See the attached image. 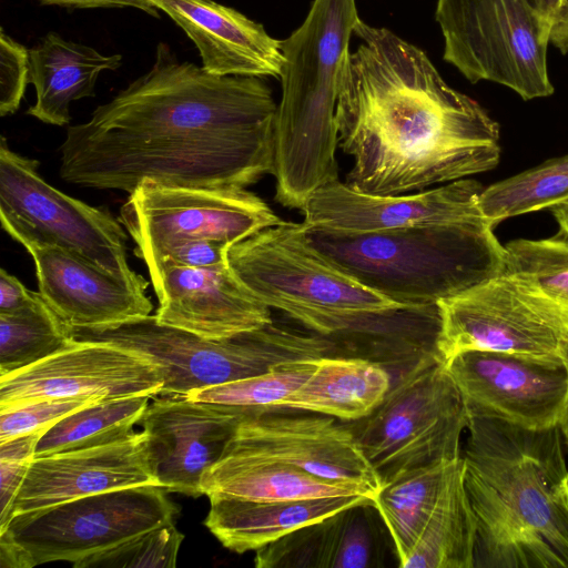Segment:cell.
<instances>
[{"label": "cell", "mask_w": 568, "mask_h": 568, "mask_svg": "<svg viewBox=\"0 0 568 568\" xmlns=\"http://www.w3.org/2000/svg\"><path fill=\"white\" fill-rule=\"evenodd\" d=\"M230 247L216 240L183 239L161 247L144 263L148 266L159 260L168 258L186 266L206 267L225 262Z\"/></svg>", "instance_id": "f35d334b"}, {"label": "cell", "mask_w": 568, "mask_h": 568, "mask_svg": "<svg viewBox=\"0 0 568 568\" xmlns=\"http://www.w3.org/2000/svg\"><path fill=\"white\" fill-rule=\"evenodd\" d=\"M560 226V232L568 237V201L549 209Z\"/></svg>", "instance_id": "ee69618b"}, {"label": "cell", "mask_w": 568, "mask_h": 568, "mask_svg": "<svg viewBox=\"0 0 568 568\" xmlns=\"http://www.w3.org/2000/svg\"><path fill=\"white\" fill-rule=\"evenodd\" d=\"M146 267L159 301L154 317L162 325L221 339L273 322L271 308L236 278L227 260L192 267L162 258Z\"/></svg>", "instance_id": "ac0fdd59"}, {"label": "cell", "mask_w": 568, "mask_h": 568, "mask_svg": "<svg viewBox=\"0 0 568 568\" xmlns=\"http://www.w3.org/2000/svg\"><path fill=\"white\" fill-rule=\"evenodd\" d=\"M159 486L93 494L12 516L0 530L1 567L72 565L172 523L179 507Z\"/></svg>", "instance_id": "ba28073f"}, {"label": "cell", "mask_w": 568, "mask_h": 568, "mask_svg": "<svg viewBox=\"0 0 568 568\" xmlns=\"http://www.w3.org/2000/svg\"><path fill=\"white\" fill-rule=\"evenodd\" d=\"M532 9L554 24L562 0H527Z\"/></svg>", "instance_id": "7bdbcfd3"}, {"label": "cell", "mask_w": 568, "mask_h": 568, "mask_svg": "<svg viewBox=\"0 0 568 568\" xmlns=\"http://www.w3.org/2000/svg\"><path fill=\"white\" fill-rule=\"evenodd\" d=\"M390 387L388 372L369 358L326 355L281 407L353 422L371 414Z\"/></svg>", "instance_id": "4316f807"}, {"label": "cell", "mask_w": 568, "mask_h": 568, "mask_svg": "<svg viewBox=\"0 0 568 568\" xmlns=\"http://www.w3.org/2000/svg\"><path fill=\"white\" fill-rule=\"evenodd\" d=\"M467 420L445 363L436 349H427L371 414L346 424L384 483L410 468L462 457Z\"/></svg>", "instance_id": "52a82bcc"}, {"label": "cell", "mask_w": 568, "mask_h": 568, "mask_svg": "<svg viewBox=\"0 0 568 568\" xmlns=\"http://www.w3.org/2000/svg\"><path fill=\"white\" fill-rule=\"evenodd\" d=\"M476 538V517L459 457L452 464L429 519L402 568H475Z\"/></svg>", "instance_id": "83f0119b"}, {"label": "cell", "mask_w": 568, "mask_h": 568, "mask_svg": "<svg viewBox=\"0 0 568 568\" xmlns=\"http://www.w3.org/2000/svg\"><path fill=\"white\" fill-rule=\"evenodd\" d=\"M184 536L172 523L164 524L111 549L95 554L74 565L89 567H175Z\"/></svg>", "instance_id": "e575fe53"}, {"label": "cell", "mask_w": 568, "mask_h": 568, "mask_svg": "<svg viewBox=\"0 0 568 568\" xmlns=\"http://www.w3.org/2000/svg\"><path fill=\"white\" fill-rule=\"evenodd\" d=\"M445 365L467 413L527 429L559 425L568 384L566 365L490 351H467Z\"/></svg>", "instance_id": "9a60e30c"}, {"label": "cell", "mask_w": 568, "mask_h": 568, "mask_svg": "<svg viewBox=\"0 0 568 568\" xmlns=\"http://www.w3.org/2000/svg\"><path fill=\"white\" fill-rule=\"evenodd\" d=\"M161 369L146 356L106 342L69 347L0 376V410L50 398L113 399L161 393Z\"/></svg>", "instance_id": "5bb4252c"}, {"label": "cell", "mask_w": 568, "mask_h": 568, "mask_svg": "<svg viewBox=\"0 0 568 568\" xmlns=\"http://www.w3.org/2000/svg\"><path fill=\"white\" fill-rule=\"evenodd\" d=\"M39 162L0 142V221L26 250L57 246L126 283L149 285L132 271L122 223L103 209L71 197L44 181Z\"/></svg>", "instance_id": "9c48e42d"}, {"label": "cell", "mask_w": 568, "mask_h": 568, "mask_svg": "<svg viewBox=\"0 0 568 568\" xmlns=\"http://www.w3.org/2000/svg\"><path fill=\"white\" fill-rule=\"evenodd\" d=\"M253 408L196 402L184 396L154 399L139 423L150 459L166 491L203 495L204 474L220 459L241 422Z\"/></svg>", "instance_id": "e0dca14e"}, {"label": "cell", "mask_w": 568, "mask_h": 568, "mask_svg": "<svg viewBox=\"0 0 568 568\" xmlns=\"http://www.w3.org/2000/svg\"><path fill=\"white\" fill-rule=\"evenodd\" d=\"M439 306L436 352L444 363L467 351L566 363L568 321L555 303L515 273L504 270Z\"/></svg>", "instance_id": "8fae6325"}, {"label": "cell", "mask_w": 568, "mask_h": 568, "mask_svg": "<svg viewBox=\"0 0 568 568\" xmlns=\"http://www.w3.org/2000/svg\"><path fill=\"white\" fill-rule=\"evenodd\" d=\"M227 263L258 301L285 314L296 310L351 312L396 305L314 248L303 222L286 221L235 243L227 251Z\"/></svg>", "instance_id": "7c38bea8"}, {"label": "cell", "mask_w": 568, "mask_h": 568, "mask_svg": "<svg viewBox=\"0 0 568 568\" xmlns=\"http://www.w3.org/2000/svg\"><path fill=\"white\" fill-rule=\"evenodd\" d=\"M99 399L50 398L0 410V443L37 430H48L68 415Z\"/></svg>", "instance_id": "d590c367"}, {"label": "cell", "mask_w": 568, "mask_h": 568, "mask_svg": "<svg viewBox=\"0 0 568 568\" xmlns=\"http://www.w3.org/2000/svg\"><path fill=\"white\" fill-rule=\"evenodd\" d=\"M444 59L471 83L491 81L525 100L551 95L552 24L527 0H437Z\"/></svg>", "instance_id": "30bf717a"}, {"label": "cell", "mask_w": 568, "mask_h": 568, "mask_svg": "<svg viewBox=\"0 0 568 568\" xmlns=\"http://www.w3.org/2000/svg\"><path fill=\"white\" fill-rule=\"evenodd\" d=\"M257 409L239 425L226 447L253 453L315 476L361 485L375 497L383 480L346 422L306 412Z\"/></svg>", "instance_id": "2e32d148"}, {"label": "cell", "mask_w": 568, "mask_h": 568, "mask_svg": "<svg viewBox=\"0 0 568 568\" xmlns=\"http://www.w3.org/2000/svg\"><path fill=\"white\" fill-rule=\"evenodd\" d=\"M39 292L28 290L16 276L0 270V313H13L31 305Z\"/></svg>", "instance_id": "ab89813d"}, {"label": "cell", "mask_w": 568, "mask_h": 568, "mask_svg": "<svg viewBox=\"0 0 568 568\" xmlns=\"http://www.w3.org/2000/svg\"><path fill=\"white\" fill-rule=\"evenodd\" d=\"M42 4H54L68 9L124 8L132 7L160 18V13L148 0H39Z\"/></svg>", "instance_id": "60d3db41"}, {"label": "cell", "mask_w": 568, "mask_h": 568, "mask_svg": "<svg viewBox=\"0 0 568 568\" xmlns=\"http://www.w3.org/2000/svg\"><path fill=\"white\" fill-rule=\"evenodd\" d=\"M455 460L399 473L384 481L374 497L373 504L392 539L399 567L417 544Z\"/></svg>", "instance_id": "f1b7e54d"}, {"label": "cell", "mask_w": 568, "mask_h": 568, "mask_svg": "<svg viewBox=\"0 0 568 568\" xmlns=\"http://www.w3.org/2000/svg\"><path fill=\"white\" fill-rule=\"evenodd\" d=\"M45 432L37 430L0 443V530L12 517L17 495Z\"/></svg>", "instance_id": "8d00e7d4"}, {"label": "cell", "mask_w": 568, "mask_h": 568, "mask_svg": "<svg viewBox=\"0 0 568 568\" xmlns=\"http://www.w3.org/2000/svg\"><path fill=\"white\" fill-rule=\"evenodd\" d=\"M29 52V81L36 90V103L27 113L59 126L70 123L73 101L94 97L101 72L115 71L122 64L121 54H102L57 32H49Z\"/></svg>", "instance_id": "484cf974"}, {"label": "cell", "mask_w": 568, "mask_h": 568, "mask_svg": "<svg viewBox=\"0 0 568 568\" xmlns=\"http://www.w3.org/2000/svg\"><path fill=\"white\" fill-rule=\"evenodd\" d=\"M304 225L332 264L399 305L437 304L505 268V246L485 216L363 233Z\"/></svg>", "instance_id": "5b68a950"}, {"label": "cell", "mask_w": 568, "mask_h": 568, "mask_svg": "<svg viewBox=\"0 0 568 568\" xmlns=\"http://www.w3.org/2000/svg\"><path fill=\"white\" fill-rule=\"evenodd\" d=\"M465 488L475 568H568V471L559 425L527 429L467 413Z\"/></svg>", "instance_id": "3957f363"}, {"label": "cell", "mask_w": 568, "mask_h": 568, "mask_svg": "<svg viewBox=\"0 0 568 568\" xmlns=\"http://www.w3.org/2000/svg\"><path fill=\"white\" fill-rule=\"evenodd\" d=\"M119 221L143 261L183 239H210L230 246L285 223L246 189L183 187L143 182L121 206Z\"/></svg>", "instance_id": "4fadbf2b"}, {"label": "cell", "mask_w": 568, "mask_h": 568, "mask_svg": "<svg viewBox=\"0 0 568 568\" xmlns=\"http://www.w3.org/2000/svg\"><path fill=\"white\" fill-rule=\"evenodd\" d=\"M317 359L284 363L256 376L192 390L184 397L253 409L281 408L287 396L312 374Z\"/></svg>", "instance_id": "d6a6232c"}, {"label": "cell", "mask_w": 568, "mask_h": 568, "mask_svg": "<svg viewBox=\"0 0 568 568\" xmlns=\"http://www.w3.org/2000/svg\"><path fill=\"white\" fill-rule=\"evenodd\" d=\"M505 271L532 284L568 321V237L516 240L505 246Z\"/></svg>", "instance_id": "836d02e7"}, {"label": "cell", "mask_w": 568, "mask_h": 568, "mask_svg": "<svg viewBox=\"0 0 568 568\" xmlns=\"http://www.w3.org/2000/svg\"><path fill=\"white\" fill-rule=\"evenodd\" d=\"M202 491L254 500L281 501L304 498L366 496L365 487L329 480L288 464L253 453L225 447L220 459L204 474Z\"/></svg>", "instance_id": "d4e9b609"}, {"label": "cell", "mask_w": 568, "mask_h": 568, "mask_svg": "<svg viewBox=\"0 0 568 568\" xmlns=\"http://www.w3.org/2000/svg\"><path fill=\"white\" fill-rule=\"evenodd\" d=\"M550 43L561 53L568 52V0H562L550 34Z\"/></svg>", "instance_id": "b9f144b4"}, {"label": "cell", "mask_w": 568, "mask_h": 568, "mask_svg": "<svg viewBox=\"0 0 568 568\" xmlns=\"http://www.w3.org/2000/svg\"><path fill=\"white\" fill-rule=\"evenodd\" d=\"M568 201V155L546 161L484 189L479 206L496 223Z\"/></svg>", "instance_id": "1f68e13d"}, {"label": "cell", "mask_w": 568, "mask_h": 568, "mask_svg": "<svg viewBox=\"0 0 568 568\" xmlns=\"http://www.w3.org/2000/svg\"><path fill=\"white\" fill-rule=\"evenodd\" d=\"M39 293L70 328L99 329L150 315L148 285L123 282L57 246H32Z\"/></svg>", "instance_id": "44dd1931"}, {"label": "cell", "mask_w": 568, "mask_h": 568, "mask_svg": "<svg viewBox=\"0 0 568 568\" xmlns=\"http://www.w3.org/2000/svg\"><path fill=\"white\" fill-rule=\"evenodd\" d=\"M483 190L478 182L462 179L433 190L383 196L336 180L312 193L301 212L306 225L351 233L455 223L485 216L479 206Z\"/></svg>", "instance_id": "d6986e66"}, {"label": "cell", "mask_w": 568, "mask_h": 568, "mask_svg": "<svg viewBox=\"0 0 568 568\" xmlns=\"http://www.w3.org/2000/svg\"><path fill=\"white\" fill-rule=\"evenodd\" d=\"M565 365H566L567 373H568V353H567V356H566ZM559 427H560V430L562 433L564 439H565L566 444L568 445V384H567V392H566L564 410H562V415H561V418H560V422H559Z\"/></svg>", "instance_id": "f6af8a7d"}, {"label": "cell", "mask_w": 568, "mask_h": 568, "mask_svg": "<svg viewBox=\"0 0 568 568\" xmlns=\"http://www.w3.org/2000/svg\"><path fill=\"white\" fill-rule=\"evenodd\" d=\"M193 41L202 67L215 75L280 77L278 40L261 23L213 0H148Z\"/></svg>", "instance_id": "7402d4cb"}, {"label": "cell", "mask_w": 568, "mask_h": 568, "mask_svg": "<svg viewBox=\"0 0 568 568\" xmlns=\"http://www.w3.org/2000/svg\"><path fill=\"white\" fill-rule=\"evenodd\" d=\"M151 396L103 399L59 420L39 439L36 458L109 444L134 433Z\"/></svg>", "instance_id": "f546056e"}, {"label": "cell", "mask_w": 568, "mask_h": 568, "mask_svg": "<svg viewBox=\"0 0 568 568\" xmlns=\"http://www.w3.org/2000/svg\"><path fill=\"white\" fill-rule=\"evenodd\" d=\"M373 499L298 528L255 551L258 568H366L379 559Z\"/></svg>", "instance_id": "603a6c76"}, {"label": "cell", "mask_w": 568, "mask_h": 568, "mask_svg": "<svg viewBox=\"0 0 568 568\" xmlns=\"http://www.w3.org/2000/svg\"><path fill=\"white\" fill-rule=\"evenodd\" d=\"M335 109L339 148L354 160L345 183L395 196L497 166L499 125L449 87L427 55L362 20Z\"/></svg>", "instance_id": "7a4b0ae2"}, {"label": "cell", "mask_w": 568, "mask_h": 568, "mask_svg": "<svg viewBox=\"0 0 568 568\" xmlns=\"http://www.w3.org/2000/svg\"><path fill=\"white\" fill-rule=\"evenodd\" d=\"M359 21L355 0H314L300 28L280 41L272 174L275 200L286 207L301 211L312 193L338 180L335 109Z\"/></svg>", "instance_id": "277c9868"}, {"label": "cell", "mask_w": 568, "mask_h": 568, "mask_svg": "<svg viewBox=\"0 0 568 568\" xmlns=\"http://www.w3.org/2000/svg\"><path fill=\"white\" fill-rule=\"evenodd\" d=\"M276 110L262 78L211 74L160 42L149 71L68 128L60 176L129 194L143 182L246 189L273 172Z\"/></svg>", "instance_id": "6da1fadb"}, {"label": "cell", "mask_w": 568, "mask_h": 568, "mask_svg": "<svg viewBox=\"0 0 568 568\" xmlns=\"http://www.w3.org/2000/svg\"><path fill=\"white\" fill-rule=\"evenodd\" d=\"M209 499L205 526L225 548L244 554L372 498L356 495L254 501L212 494Z\"/></svg>", "instance_id": "cb8c5ba5"}, {"label": "cell", "mask_w": 568, "mask_h": 568, "mask_svg": "<svg viewBox=\"0 0 568 568\" xmlns=\"http://www.w3.org/2000/svg\"><path fill=\"white\" fill-rule=\"evenodd\" d=\"M148 485L159 486V481L148 437L144 432H134L109 444L36 458L21 484L12 516L93 494Z\"/></svg>", "instance_id": "ffe728a7"}, {"label": "cell", "mask_w": 568, "mask_h": 568, "mask_svg": "<svg viewBox=\"0 0 568 568\" xmlns=\"http://www.w3.org/2000/svg\"><path fill=\"white\" fill-rule=\"evenodd\" d=\"M565 494H566V497H567V500H568V471H567V475H566V478H565Z\"/></svg>", "instance_id": "bcb514c9"}, {"label": "cell", "mask_w": 568, "mask_h": 568, "mask_svg": "<svg viewBox=\"0 0 568 568\" xmlns=\"http://www.w3.org/2000/svg\"><path fill=\"white\" fill-rule=\"evenodd\" d=\"M74 341L71 328L39 293L31 305L0 313V376L31 366Z\"/></svg>", "instance_id": "4dcf8cb0"}, {"label": "cell", "mask_w": 568, "mask_h": 568, "mask_svg": "<svg viewBox=\"0 0 568 568\" xmlns=\"http://www.w3.org/2000/svg\"><path fill=\"white\" fill-rule=\"evenodd\" d=\"M30 50L3 29L0 32V115L13 114L24 95L30 77Z\"/></svg>", "instance_id": "74e56055"}, {"label": "cell", "mask_w": 568, "mask_h": 568, "mask_svg": "<svg viewBox=\"0 0 568 568\" xmlns=\"http://www.w3.org/2000/svg\"><path fill=\"white\" fill-rule=\"evenodd\" d=\"M77 341L106 342L135 351L161 369L162 396L185 394L268 372L294 361L332 355L333 341L272 323L237 335L212 339L160 324L154 315L118 326L71 328Z\"/></svg>", "instance_id": "8992f818"}]
</instances>
